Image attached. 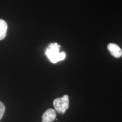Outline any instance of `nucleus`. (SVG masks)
Listing matches in <instances>:
<instances>
[{
	"label": "nucleus",
	"instance_id": "obj_4",
	"mask_svg": "<svg viewBox=\"0 0 122 122\" xmlns=\"http://www.w3.org/2000/svg\"><path fill=\"white\" fill-rule=\"evenodd\" d=\"M107 49L112 56L115 58H120L122 56V50L118 45L110 43L107 45Z\"/></svg>",
	"mask_w": 122,
	"mask_h": 122
},
{
	"label": "nucleus",
	"instance_id": "obj_3",
	"mask_svg": "<svg viewBox=\"0 0 122 122\" xmlns=\"http://www.w3.org/2000/svg\"><path fill=\"white\" fill-rule=\"evenodd\" d=\"M56 116L55 110L48 109L42 115V122H52L56 119Z\"/></svg>",
	"mask_w": 122,
	"mask_h": 122
},
{
	"label": "nucleus",
	"instance_id": "obj_5",
	"mask_svg": "<svg viewBox=\"0 0 122 122\" xmlns=\"http://www.w3.org/2000/svg\"><path fill=\"white\" fill-rule=\"evenodd\" d=\"M7 30V23L3 19H0V40H2L6 36Z\"/></svg>",
	"mask_w": 122,
	"mask_h": 122
},
{
	"label": "nucleus",
	"instance_id": "obj_1",
	"mask_svg": "<svg viewBox=\"0 0 122 122\" xmlns=\"http://www.w3.org/2000/svg\"><path fill=\"white\" fill-rule=\"evenodd\" d=\"M60 48L61 46L57 43H51L46 49L45 55L53 63H56L65 59V53L59 52Z\"/></svg>",
	"mask_w": 122,
	"mask_h": 122
},
{
	"label": "nucleus",
	"instance_id": "obj_6",
	"mask_svg": "<svg viewBox=\"0 0 122 122\" xmlns=\"http://www.w3.org/2000/svg\"><path fill=\"white\" fill-rule=\"evenodd\" d=\"M5 111V106L2 102L0 101V120L2 119Z\"/></svg>",
	"mask_w": 122,
	"mask_h": 122
},
{
	"label": "nucleus",
	"instance_id": "obj_2",
	"mask_svg": "<svg viewBox=\"0 0 122 122\" xmlns=\"http://www.w3.org/2000/svg\"><path fill=\"white\" fill-rule=\"evenodd\" d=\"M53 106L58 113L63 114L69 107V98L67 95H65L61 98L55 99L53 101Z\"/></svg>",
	"mask_w": 122,
	"mask_h": 122
}]
</instances>
